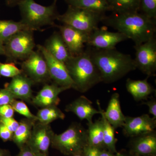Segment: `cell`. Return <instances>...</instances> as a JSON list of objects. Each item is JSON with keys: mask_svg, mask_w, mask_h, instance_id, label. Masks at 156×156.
Segmentation results:
<instances>
[{"mask_svg": "<svg viewBox=\"0 0 156 156\" xmlns=\"http://www.w3.org/2000/svg\"><path fill=\"white\" fill-rule=\"evenodd\" d=\"M11 92L6 88L0 89V106L6 105H11L15 100Z\"/></svg>", "mask_w": 156, "mask_h": 156, "instance_id": "1f68e13d", "label": "cell"}, {"mask_svg": "<svg viewBox=\"0 0 156 156\" xmlns=\"http://www.w3.org/2000/svg\"><path fill=\"white\" fill-rule=\"evenodd\" d=\"M133 156H139V155H137L133 154Z\"/></svg>", "mask_w": 156, "mask_h": 156, "instance_id": "f6af8a7d", "label": "cell"}, {"mask_svg": "<svg viewBox=\"0 0 156 156\" xmlns=\"http://www.w3.org/2000/svg\"><path fill=\"white\" fill-rule=\"evenodd\" d=\"M105 14L69 6L66 11L59 14L57 20L78 30L91 33L98 28Z\"/></svg>", "mask_w": 156, "mask_h": 156, "instance_id": "8992f818", "label": "cell"}, {"mask_svg": "<svg viewBox=\"0 0 156 156\" xmlns=\"http://www.w3.org/2000/svg\"><path fill=\"white\" fill-rule=\"evenodd\" d=\"M0 156H11V153L8 150L0 148Z\"/></svg>", "mask_w": 156, "mask_h": 156, "instance_id": "60d3db41", "label": "cell"}, {"mask_svg": "<svg viewBox=\"0 0 156 156\" xmlns=\"http://www.w3.org/2000/svg\"><path fill=\"white\" fill-rule=\"evenodd\" d=\"M68 89L54 83L51 85L45 84L37 95L34 96L31 104L42 108L52 105L57 106L60 101L58 95L62 92Z\"/></svg>", "mask_w": 156, "mask_h": 156, "instance_id": "2e32d148", "label": "cell"}, {"mask_svg": "<svg viewBox=\"0 0 156 156\" xmlns=\"http://www.w3.org/2000/svg\"><path fill=\"white\" fill-rule=\"evenodd\" d=\"M101 22L123 34L139 45L155 37L156 20L139 12L115 13L105 16Z\"/></svg>", "mask_w": 156, "mask_h": 156, "instance_id": "6da1fadb", "label": "cell"}, {"mask_svg": "<svg viewBox=\"0 0 156 156\" xmlns=\"http://www.w3.org/2000/svg\"><path fill=\"white\" fill-rule=\"evenodd\" d=\"M0 122L5 125L6 127L13 133H14V131L17 130L19 125V122L16 121L13 117L5 118L0 117Z\"/></svg>", "mask_w": 156, "mask_h": 156, "instance_id": "d6a6232c", "label": "cell"}, {"mask_svg": "<svg viewBox=\"0 0 156 156\" xmlns=\"http://www.w3.org/2000/svg\"><path fill=\"white\" fill-rule=\"evenodd\" d=\"M5 46L4 43L0 41V55H4L5 56Z\"/></svg>", "mask_w": 156, "mask_h": 156, "instance_id": "b9f144b4", "label": "cell"}, {"mask_svg": "<svg viewBox=\"0 0 156 156\" xmlns=\"http://www.w3.org/2000/svg\"><path fill=\"white\" fill-rule=\"evenodd\" d=\"M11 105L14 109V112H17L20 114L22 115L26 119L37 121L36 115L31 112L30 111L24 101L15 99Z\"/></svg>", "mask_w": 156, "mask_h": 156, "instance_id": "f1b7e54d", "label": "cell"}, {"mask_svg": "<svg viewBox=\"0 0 156 156\" xmlns=\"http://www.w3.org/2000/svg\"><path fill=\"white\" fill-rule=\"evenodd\" d=\"M100 150L97 147L87 146L84 149V156H99Z\"/></svg>", "mask_w": 156, "mask_h": 156, "instance_id": "74e56055", "label": "cell"}, {"mask_svg": "<svg viewBox=\"0 0 156 156\" xmlns=\"http://www.w3.org/2000/svg\"><path fill=\"white\" fill-rule=\"evenodd\" d=\"M132 138L131 154L142 156H156L155 131Z\"/></svg>", "mask_w": 156, "mask_h": 156, "instance_id": "ac0fdd59", "label": "cell"}, {"mask_svg": "<svg viewBox=\"0 0 156 156\" xmlns=\"http://www.w3.org/2000/svg\"><path fill=\"white\" fill-rule=\"evenodd\" d=\"M65 64L74 84V89L79 92H87L102 82L99 70L91 57L90 47L78 56H71Z\"/></svg>", "mask_w": 156, "mask_h": 156, "instance_id": "3957f363", "label": "cell"}, {"mask_svg": "<svg viewBox=\"0 0 156 156\" xmlns=\"http://www.w3.org/2000/svg\"><path fill=\"white\" fill-rule=\"evenodd\" d=\"M67 47L71 56H75L85 51L90 33L78 30L66 24L56 26Z\"/></svg>", "mask_w": 156, "mask_h": 156, "instance_id": "7c38bea8", "label": "cell"}, {"mask_svg": "<svg viewBox=\"0 0 156 156\" xmlns=\"http://www.w3.org/2000/svg\"><path fill=\"white\" fill-rule=\"evenodd\" d=\"M142 104L145 105L149 107V112L150 114L153 115V118L156 119V100L155 98H152L150 100L143 102Z\"/></svg>", "mask_w": 156, "mask_h": 156, "instance_id": "8d00e7d4", "label": "cell"}, {"mask_svg": "<svg viewBox=\"0 0 156 156\" xmlns=\"http://www.w3.org/2000/svg\"><path fill=\"white\" fill-rule=\"evenodd\" d=\"M37 47L47 62L50 79L53 83L68 89H74V84L65 63L54 58L44 46L38 45Z\"/></svg>", "mask_w": 156, "mask_h": 156, "instance_id": "30bf717a", "label": "cell"}, {"mask_svg": "<svg viewBox=\"0 0 156 156\" xmlns=\"http://www.w3.org/2000/svg\"><path fill=\"white\" fill-rule=\"evenodd\" d=\"M23 30H31L21 21L0 20V41L4 44L15 34Z\"/></svg>", "mask_w": 156, "mask_h": 156, "instance_id": "484cf974", "label": "cell"}, {"mask_svg": "<svg viewBox=\"0 0 156 156\" xmlns=\"http://www.w3.org/2000/svg\"><path fill=\"white\" fill-rule=\"evenodd\" d=\"M126 87L127 91L136 101L147 99L154 91L153 87L148 82L147 78L138 80L128 78L126 81Z\"/></svg>", "mask_w": 156, "mask_h": 156, "instance_id": "44dd1931", "label": "cell"}, {"mask_svg": "<svg viewBox=\"0 0 156 156\" xmlns=\"http://www.w3.org/2000/svg\"><path fill=\"white\" fill-rule=\"evenodd\" d=\"M44 47L57 60L65 63L71 55L59 32L54 33L45 43Z\"/></svg>", "mask_w": 156, "mask_h": 156, "instance_id": "d6986e66", "label": "cell"}, {"mask_svg": "<svg viewBox=\"0 0 156 156\" xmlns=\"http://www.w3.org/2000/svg\"><path fill=\"white\" fill-rule=\"evenodd\" d=\"M16 156H48L38 153L31 150L27 145L20 150L19 153Z\"/></svg>", "mask_w": 156, "mask_h": 156, "instance_id": "d590c367", "label": "cell"}, {"mask_svg": "<svg viewBox=\"0 0 156 156\" xmlns=\"http://www.w3.org/2000/svg\"><path fill=\"white\" fill-rule=\"evenodd\" d=\"M72 156H84V152L82 153H80L76 154Z\"/></svg>", "mask_w": 156, "mask_h": 156, "instance_id": "ee69618b", "label": "cell"}, {"mask_svg": "<svg viewBox=\"0 0 156 156\" xmlns=\"http://www.w3.org/2000/svg\"><path fill=\"white\" fill-rule=\"evenodd\" d=\"M21 0H6V4L9 6H13L17 5Z\"/></svg>", "mask_w": 156, "mask_h": 156, "instance_id": "ab89813d", "label": "cell"}, {"mask_svg": "<svg viewBox=\"0 0 156 156\" xmlns=\"http://www.w3.org/2000/svg\"><path fill=\"white\" fill-rule=\"evenodd\" d=\"M115 156H133V154H131V155H130L124 152H117L115 154Z\"/></svg>", "mask_w": 156, "mask_h": 156, "instance_id": "7bdbcfd3", "label": "cell"}, {"mask_svg": "<svg viewBox=\"0 0 156 156\" xmlns=\"http://www.w3.org/2000/svg\"><path fill=\"white\" fill-rule=\"evenodd\" d=\"M56 2L45 6L40 5L34 0H21L17 4L21 14L20 21L32 31L39 30L48 26H56L55 20L59 14L56 9Z\"/></svg>", "mask_w": 156, "mask_h": 156, "instance_id": "277c9868", "label": "cell"}, {"mask_svg": "<svg viewBox=\"0 0 156 156\" xmlns=\"http://www.w3.org/2000/svg\"><path fill=\"white\" fill-rule=\"evenodd\" d=\"M156 127V119L144 114L139 117L126 116L122 128L126 136L134 137L154 132Z\"/></svg>", "mask_w": 156, "mask_h": 156, "instance_id": "5bb4252c", "label": "cell"}, {"mask_svg": "<svg viewBox=\"0 0 156 156\" xmlns=\"http://www.w3.org/2000/svg\"><path fill=\"white\" fill-rule=\"evenodd\" d=\"M54 134L50 125L36 122L34 124L27 145L34 151L49 156V148Z\"/></svg>", "mask_w": 156, "mask_h": 156, "instance_id": "8fae6325", "label": "cell"}, {"mask_svg": "<svg viewBox=\"0 0 156 156\" xmlns=\"http://www.w3.org/2000/svg\"><path fill=\"white\" fill-rule=\"evenodd\" d=\"M23 73L22 70L15 66L14 62H0V76L7 78H13Z\"/></svg>", "mask_w": 156, "mask_h": 156, "instance_id": "4dcf8cb0", "label": "cell"}, {"mask_svg": "<svg viewBox=\"0 0 156 156\" xmlns=\"http://www.w3.org/2000/svg\"><path fill=\"white\" fill-rule=\"evenodd\" d=\"M98 110L100 111L101 119L103 122L104 143L105 149L113 154L117 152L116 148V144L117 139L115 137V128L110 124L106 119L104 114V111L101 107L100 103L98 100L97 101Z\"/></svg>", "mask_w": 156, "mask_h": 156, "instance_id": "d4e9b609", "label": "cell"}, {"mask_svg": "<svg viewBox=\"0 0 156 156\" xmlns=\"http://www.w3.org/2000/svg\"><path fill=\"white\" fill-rule=\"evenodd\" d=\"M113 13H124L140 11V0H107Z\"/></svg>", "mask_w": 156, "mask_h": 156, "instance_id": "83f0119b", "label": "cell"}, {"mask_svg": "<svg viewBox=\"0 0 156 156\" xmlns=\"http://www.w3.org/2000/svg\"><path fill=\"white\" fill-rule=\"evenodd\" d=\"M136 53L134 58L136 68L148 77L155 76L156 39L155 36L147 41L134 46Z\"/></svg>", "mask_w": 156, "mask_h": 156, "instance_id": "ba28073f", "label": "cell"}, {"mask_svg": "<svg viewBox=\"0 0 156 156\" xmlns=\"http://www.w3.org/2000/svg\"><path fill=\"white\" fill-rule=\"evenodd\" d=\"M69 6L80 8L100 14L111 11L107 0H65Z\"/></svg>", "mask_w": 156, "mask_h": 156, "instance_id": "603a6c76", "label": "cell"}, {"mask_svg": "<svg viewBox=\"0 0 156 156\" xmlns=\"http://www.w3.org/2000/svg\"><path fill=\"white\" fill-rule=\"evenodd\" d=\"M88 145L87 129L74 122L61 134H54L51 147L65 155L72 156L84 152Z\"/></svg>", "mask_w": 156, "mask_h": 156, "instance_id": "5b68a950", "label": "cell"}, {"mask_svg": "<svg viewBox=\"0 0 156 156\" xmlns=\"http://www.w3.org/2000/svg\"><path fill=\"white\" fill-rule=\"evenodd\" d=\"M14 111L11 105H6L0 106V117L5 118H12Z\"/></svg>", "mask_w": 156, "mask_h": 156, "instance_id": "e575fe53", "label": "cell"}, {"mask_svg": "<svg viewBox=\"0 0 156 156\" xmlns=\"http://www.w3.org/2000/svg\"><path fill=\"white\" fill-rule=\"evenodd\" d=\"M65 111L73 113L81 120H87L88 123L92 122L95 115L100 114V111L92 106V101L84 95L67 105Z\"/></svg>", "mask_w": 156, "mask_h": 156, "instance_id": "e0dca14e", "label": "cell"}, {"mask_svg": "<svg viewBox=\"0 0 156 156\" xmlns=\"http://www.w3.org/2000/svg\"><path fill=\"white\" fill-rule=\"evenodd\" d=\"M140 11L147 17L156 20V0H140Z\"/></svg>", "mask_w": 156, "mask_h": 156, "instance_id": "f546056e", "label": "cell"}, {"mask_svg": "<svg viewBox=\"0 0 156 156\" xmlns=\"http://www.w3.org/2000/svg\"><path fill=\"white\" fill-rule=\"evenodd\" d=\"M89 145L99 149H105L104 143L103 122L101 118L87 124Z\"/></svg>", "mask_w": 156, "mask_h": 156, "instance_id": "cb8c5ba5", "label": "cell"}, {"mask_svg": "<svg viewBox=\"0 0 156 156\" xmlns=\"http://www.w3.org/2000/svg\"><path fill=\"white\" fill-rule=\"evenodd\" d=\"M56 1H57V0H56Z\"/></svg>", "mask_w": 156, "mask_h": 156, "instance_id": "7dc6e473", "label": "cell"}, {"mask_svg": "<svg viewBox=\"0 0 156 156\" xmlns=\"http://www.w3.org/2000/svg\"><path fill=\"white\" fill-rule=\"evenodd\" d=\"M21 67L23 73L34 84L45 83L51 80L47 62L38 50L34 51L23 60Z\"/></svg>", "mask_w": 156, "mask_h": 156, "instance_id": "9c48e42d", "label": "cell"}, {"mask_svg": "<svg viewBox=\"0 0 156 156\" xmlns=\"http://www.w3.org/2000/svg\"><path fill=\"white\" fill-rule=\"evenodd\" d=\"M13 135V133L5 125L0 122V138L4 142L12 141Z\"/></svg>", "mask_w": 156, "mask_h": 156, "instance_id": "836d02e7", "label": "cell"}, {"mask_svg": "<svg viewBox=\"0 0 156 156\" xmlns=\"http://www.w3.org/2000/svg\"><path fill=\"white\" fill-rule=\"evenodd\" d=\"M99 156H115V154L107 150L101 149L99 151Z\"/></svg>", "mask_w": 156, "mask_h": 156, "instance_id": "f35d334b", "label": "cell"}, {"mask_svg": "<svg viewBox=\"0 0 156 156\" xmlns=\"http://www.w3.org/2000/svg\"><path fill=\"white\" fill-rule=\"evenodd\" d=\"M123 34L112 32L97 28L89 35L87 45L88 47L100 50L116 49V46L121 42L128 40Z\"/></svg>", "mask_w": 156, "mask_h": 156, "instance_id": "4fadbf2b", "label": "cell"}, {"mask_svg": "<svg viewBox=\"0 0 156 156\" xmlns=\"http://www.w3.org/2000/svg\"><path fill=\"white\" fill-rule=\"evenodd\" d=\"M5 56L10 62L24 60L35 47L33 31L23 30L17 33L4 44Z\"/></svg>", "mask_w": 156, "mask_h": 156, "instance_id": "52a82bcc", "label": "cell"}, {"mask_svg": "<svg viewBox=\"0 0 156 156\" xmlns=\"http://www.w3.org/2000/svg\"><path fill=\"white\" fill-rule=\"evenodd\" d=\"M34 82L23 73L12 78L10 83L5 85L15 99H20L31 104L34 96L32 89Z\"/></svg>", "mask_w": 156, "mask_h": 156, "instance_id": "9a60e30c", "label": "cell"}, {"mask_svg": "<svg viewBox=\"0 0 156 156\" xmlns=\"http://www.w3.org/2000/svg\"><path fill=\"white\" fill-rule=\"evenodd\" d=\"M36 115L37 122L46 125H50L56 120H63L65 118L64 113L56 105L42 108L39 110Z\"/></svg>", "mask_w": 156, "mask_h": 156, "instance_id": "4316f807", "label": "cell"}, {"mask_svg": "<svg viewBox=\"0 0 156 156\" xmlns=\"http://www.w3.org/2000/svg\"><path fill=\"white\" fill-rule=\"evenodd\" d=\"M91 56L99 70L102 82L112 83L136 69L134 58L116 49L100 50L91 48Z\"/></svg>", "mask_w": 156, "mask_h": 156, "instance_id": "7a4b0ae2", "label": "cell"}, {"mask_svg": "<svg viewBox=\"0 0 156 156\" xmlns=\"http://www.w3.org/2000/svg\"><path fill=\"white\" fill-rule=\"evenodd\" d=\"M0 77H1V76H0Z\"/></svg>", "mask_w": 156, "mask_h": 156, "instance_id": "bcb514c9", "label": "cell"}, {"mask_svg": "<svg viewBox=\"0 0 156 156\" xmlns=\"http://www.w3.org/2000/svg\"><path fill=\"white\" fill-rule=\"evenodd\" d=\"M37 121L25 118L19 122L18 128L13 133L12 141L16 144L19 150L27 144L34 124Z\"/></svg>", "mask_w": 156, "mask_h": 156, "instance_id": "7402d4cb", "label": "cell"}, {"mask_svg": "<svg viewBox=\"0 0 156 156\" xmlns=\"http://www.w3.org/2000/svg\"><path fill=\"white\" fill-rule=\"evenodd\" d=\"M104 114L107 121L115 129L122 128L126 116L122 112L119 93H115L112 95L106 111L104 112Z\"/></svg>", "mask_w": 156, "mask_h": 156, "instance_id": "ffe728a7", "label": "cell"}]
</instances>
